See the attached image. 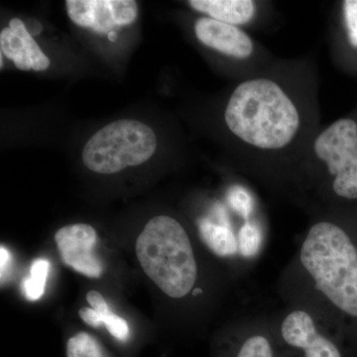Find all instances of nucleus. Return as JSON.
<instances>
[{
    "instance_id": "f257e3e1",
    "label": "nucleus",
    "mask_w": 357,
    "mask_h": 357,
    "mask_svg": "<svg viewBox=\"0 0 357 357\" xmlns=\"http://www.w3.org/2000/svg\"><path fill=\"white\" fill-rule=\"evenodd\" d=\"M225 121L232 133L260 149H280L295 137L300 116L292 100L274 82L252 79L230 96Z\"/></svg>"
},
{
    "instance_id": "f03ea898",
    "label": "nucleus",
    "mask_w": 357,
    "mask_h": 357,
    "mask_svg": "<svg viewBox=\"0 0 357 357\" xmlns=\"http://www.w3.org/2000/svg\"><path fill=\"white\" fill-rule=\"evenodd\" d=\"M301 262L335 307L357 318V248L344 229L332 222L314 225L301 249Z\"/></svg>"
},
{
    "instance_id": "7ed1b4c3",
    "label": "nucleus",
    "mask_w": 357,
    "mask_h": 357,
    "mask_svg": "<svg viewBox=\"0 0 357 357\" xmlns=\"http://www.w3.org/2000/svg\"><path fill=\"white\" fill-rule=\"evenodd\" d=\"M136 255L145 274L169 297L180 299L194 287L198 268L191 241L174 218L150 220L136 241Z\"/></svg>"
},
{
    "instance_id": "20e7f679",
    "label": "nucleus",
    "mask_w": 357,
    "mask_h": 357,
    "mask_svg": "<svg viewBox=\"0 0 357 357\" xmlns=\"http://www.w3.org/2000/svg\"><path fill=\"white\" fill-rule=\"evenodd\" d=\"M154 131L143 122L122 119L91 136L84 145V166L93 172L114 174L141 165L156 151Z\"/></svg>"
},
{
    "instance_id": "39448f33",
    "label": "nucleus",
    "mask_w": 357,
    "mask_h": 357,
    "mask_svg": "<svg viewBox=\"0 0 357 357\" xmlns=\"http://www.w3.org/2000/svg\"><path fill=\"white\" fill-rule=\"evenodd\" d=\"M314 152L335 176L333 191L342 198L357 199V123L335 121L314 142Z\"/></svg>"
},
{
    "instance_id": "423d86ee",
    "label": "nucleus",
    "mask_w": 357,
    "mask_h": 357,
    "mask_svg": "<svg viewBox=\"0 0 357 357\" xmlns=\"http://www.w3.org/2000/svg\"><path fill=\"white\" fill-rule=\"evenodd\" d=\"M66 6L75 24L102 34L131 24L138 14L133 0H68Z\"/></svg>"
},
{
    "instance_id": "0eeeda50",
    "label": "nucleus",
    "mask_w": 357,
    "mask_h": 357,
    "mask_svg": "<svg viewBox=\"0 0 357 357\" xmlns=\"http://www.w3.org/2000/svg\"><path fill=\"white\" fill-rule=\"evenodd\" d=\"M55 241L66 265L91 278L102 276V264L95 255L98 236L93 227L84 223L67 225L56 232Z\"/></svg>"
},
{
    "instance_id": "6e6552de",
    "label": "nucleus",
    "mask_w": 357,
    "mask_h": 357,
    "mask_svg": "<svg viewBox=\"0 0 357 357\" xmlns=\"http://www.w3.org/2000/svg\"><path fill=\"white\" fill-rule=\"evenodd\" d=\"M2 55L13 61L16 68L22 70H44L50 66V60L42 52L38 44L28 32L24 23L18 18L9 22V27L0 33Z\"/></svg>"
},
{
    "instance_id": "1a4fd4ad",
    "label": "nucleus",
    "mask_w": 357,
    "mask_h": 357,
    "mask_svg": "<svg viewBox=\"0 0 357 357\" xmlns=\"http://www.w3.org/2000/svg\"><path fill=\"white\" fill-rule=\"evenodd\" d=\"M282 335L288 344L305 351V357H342L337 347L319 335L314 319L307 312L295 311L284 319Z\"/></svg>"
},
{
    "instance_id": "9d476101",
    "label": "nucleus",
    "mask_w": 357,
    "mask_h": 357,
    "mask_svg": "<svg viewBox=\"0 0 357 357\" xmlns=\"http://www.w3.org/2000/svg\"><path fill=\"white\" fill-rule=\"evenodd\" d=\"M195 33L202 43L230 57L245 59L252 54V41L236 26L213 18H199L195 24Z\"/></svg>"
},
{
    "instance_id": "9b49d317",
    "label": "nucleus",
    "mask_w": 357,
    "mask_h": 357,
    "mask_svg": "<svg viewBox=\"0 0 357 357\" xmlns=\"http://www.w3.org/2000/svg\"><path fill=\"white\" fill-rule=\"evenodd\" d=\"M189 3L213 20L234 26L245 24L255 14V2L250 0H191Z\"/></svg>"
},
{
    "instance_id": "f8f14e48",
    "label": "nucleus",
    "mask_w": 357,
    "mask_h": 357,
    "mask_svg": "<svg viewBox=\"0 0 357 357\" xmlns=\"http://www.w3.org/2000/svg\"><path fill=\"white\" fill-rule=\"evenodd\" d=\"M199 229L202 239L215 255L229 256L236 253L238 243L229 227L203 218Z\"/></svg>"
},
{
    "instance_id": "ddd939ff",
    "label": "nucleus",
    "mask_w": 357,
    "mask_h": 357,
    "mask_svg": "<svg viewBox=\"0 0 357 357\" xmlns=\"http://www.w3.org/2000/svg\"><path fill=\"white\" fill-rule=\"evenodd\" d=\"M50 263L46 259H37L30 269V277L23 283V291L28 300L37 301L44 295Z\"/></svg>"
},
{
    "instance_id": "4468645a",
    "label": "nucleus",
    "mask_w": 357,
    "mask_h": 357,
    "mask_svg": "<svg viewBox=\"0 0 357 357\" xmlns=\"http://www.w3.org/2000/svg\"><path fill=\"white\" fill-rule=\"evenodd\" d=\"M68 357H107L102 345L86 333L70 337L67 344Z\"/></svg>"
},
{
    "instance_id": "2eb2a0df",
    "label": "nucleus",
    "mask_w": 357,
    "mask_h": 357,
    "mask_svg": "<svg viewBox=\"0 0 357 357\" xmlns=\"http://www.w3.org/2000/svg\"><path fill=\"white\" fill-rule=\"evenodd\" d=\"M262 236L259 227L255 223L245 222L239 230L238 248L241 255L245 257H253L257 255L261 245Z\"/></svg>"
},
{
    "instance_id": "dca6fc26",
    "label": "nucleus",
    "mask_w": 357,
    "mask_h": 357,
    "mask_svg": "<svg viewBox=\"0 0 357 357\" xmlns=\"http://www.w3.org/2000/svg\"><path fill=\"white\" fill-rule=\"evenodd\" d=\"M227 202L232 210L248 222L253 210L252 197L243 187H232L227 195Z\"/></svg>"
},
{
    "instance_id": "f3484780",
    "label": "nucleus",
    "mask_w": 357,
    "mask_h": 357,
    "mask_svg": "<svg viewBox=\"0 0 357 357\" xmlns=\"http://www.w3.org/2000/svg\"><path fill=\"white\" fill-rule=\"evenodd\" d=\"M237 357H273V352L266 338L255 335L244 342Z\"/></svg>"
},
{
    "instance_id": "a211bd4d",
    "label": "nucleus",
    "mask_w": 357,
    "mask_h": 357,
    "mask_svg": "<svg viewBox=\"0 0 357 357\" xmlns=\"http://www.w3.org/2000/svg\"><path fill=\"white\" fill-rule=\"evenodd\" d=\"M103 325L107 326L110 335L121 342H126L129 337V326L126 319L116 316L110 311L109 314H103Z\"/></svg>"
},
{
    "instance_id": "6ab92c4d",
    "label": "nucleus",
    "mask_w": 357,
    "mask_h": 357,
    "mask_svg": "<svg viewBox=\"0 0 357 357\" xmlns=\"http://www.w3.org/2000/svg\"><path fill=\"white\" fill-rule=\"evenodd\" d=\"M344 15L349 43L357 48V0L344 2Z\"/></svg>"
},
{
    "instance_id": "aec40b11",
    "label": "nucleus",
    "mask_w": 357,
    "mask_h": 357,
    "mask_svg": "<svg viewBox=\"0 0 357 357\" xmlns=\"http://www.w3.org/2000/svg\"><path fill=\"white\" fill-rule=\"evenodd\" d=\"M86 300H88L91 307L100 314H107L110 312L109 305L105 302L102 294L96 292V291H89L86 294Z\"/></svg>"
},
{
    "instance_id": "412c9836",
    "label": "nucleus",
    "mask_w": 357,
    "mask_h": 357,
    "mask_svg": "<svg viewBox=\"0 0 357 357\" xmlns=\"http://www.w3.org/2000/svg\"><path fill=\"white\" fill-rule=\"evenodd\" d=\"M79 317L91 326H100L103 324V314L96 312L93 307H82L79 312Z\"/></svg>"
},
{
    "instance_id": "4be33fe9",
    "label": "nucleus",
    "mask_w": 357,
    "mask_h": 357,
    "mask_svg": "<svg viewBox=\"0 0 357 357\" xmlns=\"http://www.w3.org/2000/svg\"><path fill=\"white\" fill-rule=\"evenodd\" d=\"M0 267H1V282L3 281L4 275L6 274L7 269H8L9 264H10L11 256L10 253L4 246H1L0 248Z\"/></svg>"
},
{
    "instance_id": "5701e85b",
    "label": "nucleus",
    "mask_w": 357,
    "mask_h": 357,
    "mask_svg": "<svg viewBox=\"0 0 357 357\" xmlns=\"http://www.w3.org/2000/svg\"><path fill=\"white\" fill-rule=\"evenodd\" d=\"M107 37H109V39L112 42L116 41V39H117L116 32H115V31L109 32V34H107Z\"/></svg>"
}]
</instances>
